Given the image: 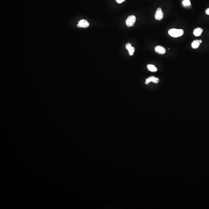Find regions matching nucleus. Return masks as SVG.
<instances>
[{"instance_id": "423d86ee", "label": "nucleus", "mask_w": 209, "mask_h": 209, "mask_svg": "<svg viewBox=\"0 0 209 209\" xmlns=\"http://www.w3.org/2000/svg\"><path fill=\"white\" fill-rule=\"evenodd\" d=\"M155 50L157 53L160 54H164L166 52L165 49L161 46H156L155 48Z\"/></svg>"}, {"instance_id": "6e6552de", "label": "nucleus", "mask_w": 209, "mask_h": 209, "mask_svg": "<svg viewBox=\"0 0 209 209\" xmlns=\"http://www.w3.org/2000/svg\"><path fill=\"white\" fill-rule=\"evenodd\" d=\"M202 42V40H196L193 41L191 44V46L193 48L196 49L199 47L200 45Z\"/></svg>"}, {"instance_id": "7ed1b4c3", "label": "nucleus", "mask_w": 209, "mask_h": 209, "mask_svg": "<svg viewBox=\"0 0 209 209\" xmlns=\"http://www.w3.org/2000/svg\"><path fill=\"white\" fill-rule=\"evenodd\" d=\"M155 19L158 20H162L164 17V13L162 11V9L159 7L157 9L155 15Z\"/></svg>"}, {"instance_id": "f8f14e48", "label": "nucleus", "mask_w": 209, "mask_h": 209, "mask_svg": "<svg viewBox=\"0 0 209 209\" xmlns=\"http://www.w3.org/2000/svg\"><path fill=\"white\" fill-rule=\"evenodd\" d=\"M125 0H116V1H117V3H119V4L122 3V2H123Z\"/></svg>"}, {"instance_id": "39448f33", "label": "nucleus", "mask_w": 209, "mask_h": 209, "mask_svg": "<svg viewBox=\"0 0 209 209\" xmlns=\"http://www.w3.org/2000/svg\"><path fill=\"white\" fill-rule=\"evenodd\" d=\"M150 82H152L155 83H158L159 82V79L157 77H155L153 76H150L146 79L145 84H149Z\"/></svg>"}, {"instance_id": "1a4fd4ad", "label": "nucleus", "mask_w": 209, "mask_h": 209, "mask_svg": "<svg viewBox=\"0 0 209 209\" xmlns=\"http://www.w3.org/2000/svg\"><path fill=\"white\" fill-rule=\"evenodd\" d=\"M203 30L200 28H197L194 30L193 34L196 37H198L200 36L202 34Z\"/></svg>"}, {"instance_id": "9b49d317", "label": "nucleus", "mask_w": 209, "mask_h": 209, "mask_svg": "<svg viewBox=\"0 0 209 209\" xmlns=\"http://www.w3.org/2000/svg\"><path fill=\"white\" fill-rule=\"evenodd\" d=\"M182 3L184 6H189L191 5V2L189 0H184L182 2Z\"/></svg>"}, {"instance_id": "9d476101", "label": "nucleus", "mask_w": 209, "mask_h": 209, "mask_svg": "<svg viewBox=\"0 0 209 209\" xmlns=\"http://www.w3.org/2000/svg\"><path fill=\"white\" fill-rule=\"evenodd\" d=\"M147 67L149 71L152 72H155L157 71V69L154 65L148 64L147 65Z\"/></svg>"}, {"instance_id": "ddd939ff", "label": "nucleus", "mask_w": 209, "mask_h": 209, "mask_svg": "<svg viewBox=\"0 0 209 209\" xmlns=\"http://www.w3.org/2000/svg\"><path fill=\"white\" fill-rule=\"evenodd\" d=\"M205 13H206V15H209V8L208 9H206V10L205 11Z\"/></svg>"}, {"instance_id": "f257e3e1", "label": "nucleus", "mask_w": 209, "mask_h": 209, "mask_svg": "<svg viewBox=\"0 0 209 209\" xmlns=\"http://www.w3.org/2000/svg\"><path fill=\"white\" fill-rule=\"evenodd\" d=\"M184 33V30L182 29H177L173 28L170 30L168 31V34L174 38H177L178 37H181Z\"/></svg>"}, {"instance_id": "4468645a", "label": "nucleus", "mask_w": 209, "mask_h": 209, "mask_svg": "<svg viewBox=\"0 0 209 209\" xmlns=\"http://www.w3.org/2000/svg\"></svg>"}, {"instance_id": "f03ea898", "label": "nucleus", "mask_w": 209, "mask_h": 209, "mask_svg": "<svg viewBox=\"0 0 209 209\" xmlns=\"http://www.w3.org/2000/svg\"><path fill=\"white\" fill-rule=\"evenodd\" d=\"M136 17L134 15H131L128 17L126 21V24L128 27H131L134 24L136 21Z\"/></svg>"}, {"instance_id": "20e7f679", "label": "nucleus", "mask_w": 209, "mask_h": 209, "mask_svg": "<svg viewBox=\"0 0 209 209\" xmlns=\"http://www.w3.org/2000/svg\"><path fill=\"white\" fill-rule=\"evenodd\" d=\"M90 24L89 22L85 19H82L79 22L77 26L79 28H86L89 27Z\"/></svg>"}, {"instance_id": "0eeeda50", "label": "nucleus", "mask_w": 209, "mask_h": 209, "mask_svg": "<svg viewBox=\"0 0 209 209\" xmlns=\"http://www.w3.org/2000/svg\"><path fill=\"white\" fill-rule=\"evenodd\" d=\"M126 48L128 50L130 55L132 56L133 55V53L135 52L134 48L132 46L130 43H127L126 45Z\"/></svg>"}]
</instances>
